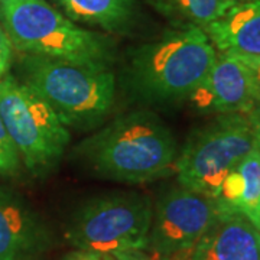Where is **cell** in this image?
I'll list each match as a JSON object with an SVG mask.
<instances>
[{
	"mask_svg": "<svg viewBox=\"0 0 260 260\" xmlns=\"http://www.w3.org/2000/svg\"><path fill=\"white\" fill-rule=\"evenodd\" d=\"M75 156L99 177L145 184L175 171L177 140L152 112L126 113L83 140Z\"/></svg>",
	"mask_w": 260,
	"mask_h": 260,
	"instance_id": "6da1fadb",
	"label": "cell"
},
{
	"mask_svg": "<svg viewBox=\"0 0 260 260\" xmlns=\"http://www.w3.org/2000/svg\"><path fill=\"white\" fill-rule=\"evenodd\" d=\"M217 55L204 29H178L133 54L129 85L149 103L181 102L203 84Z\"/></svg>",
	"mask_w": 260,
	"mask_h": 260,
	"instance_id": "7a4b0ae2",
	"label": "cell"
},
{
	"mask_svg": "<svg viewBox=\"0 0 260 260\" xmlns=\"http://www.w3.org/2000/svg\"><path fill=\"white\" fill-rule=\"evenodd\" d=\"M23 67L25 84L65 127L91 129L112 110L116 80L109 64L29 55Z\"/></svg>",
	"mask_w": 260,
	"mask_h": 260,
	"instance_id": "3957f363",
	"label": "cell"
},
{
	"mask_svg": "<svg viewBox=\"0 0 260 260\" xmlns=\"http://www.w3.org/2000/svg\"><path fill=\"white\" fill-rule=\"evenodd\" d=\"M12 47L29 55L109 64L112 45L97 32L80 28L47 0H0Z\"/></svg>",
	"mask_w": 260,
	"mask_h": 260,
	"instance_id": "277c9868",
	"label": "cell"
},
{
	"mask_svg": "<svg viewBox=\"0 0 260 260\" xmlns=\"http://www.w3.org/2000/svg\"><path fill=\"white\" fill-rule=\"evenodd\" d=\"M152 214L148 195L129 191L97 195L77 208L65 237L80 251H146Z\"/></svg>",
	"mask_w": 260,
	"mask_h": 260,
	"instance_id": "5b68a950",
	"label": "cell"
},
{
	"mask_svg": "<svg viewBox=\"0 0 260 260\" xmlns=\"http://www.w3.org/2000/svg\"><path fill=\"white\" fill-rule=\"evenodd\" d=\"M250 116L221 114L194 132L175 162L178 185L215 200L233 168L254 148Z\"/></svg>",
	"mask_w": 260,
	"mask_h": 260,
	"instance_id": "8992f818",
	"label": "cell"
},
{
	"mask_svg": "<svg viewBox=\"0 0 260 260\" xmlns=\"http://www.w3.org/2000/svg\"><path fill=\"white\" fill-rule=\"evenodd\" d=\"M0 116L19 158L34 175L49 172L62 158L70 132L55 112L26 84L0 78Z\"/></svg>",
	"mask_w": 260,
	"mask_h": 260,
	"instance_id": "52a82bcc",
	"label": "cell"
},
{
	"mask_svg": "<svg viewBox=\"0 0 260 260\" xmlns=\"http://www.w3.org/2000/svg\"><path fill=\"white\" fill-rule=\"evenodd\" d=\"M218 215L211 198L181 185L171 188L153 207L146 253L153 260H168L189 247Z\"/></svg>",
	"mask_w": 260,
	"mask_h": 260,
	"instance_id": "ba28073f",
	"label": "cell"
},
{
	"mask_svg": "<svg viewBox=\"0 0 260 260\" xmlns=\"http://www.w3.org/2000/svg\"><path fill=\"white\" fill-rule=\"evenodd\" d=\"M260 77L239 58L220 54L203 84L189 97L205 113H244L259 106Z\"/></svg>",
	"mask_w": 260,
	"mask_h": 260,
	"instance_id": "9c48e42d",
	"label": "cell"
},
{
	"mask_svg": "<svg viewBox=\"0 0 260 260\" xmlns=\"http://www.w3.org/2000/svg\"><path fill=\"white\" fill-rule=\"evenodd\" d=\"M168 260H260V232L239 213H220L189 247Z\"/></svg>",
	"mask_w": 260,
	"mask_h": 260,
	"instance_id": "30bf717a",
	"label": "cell"
},
{
	"mask_svg": "<svg viewBox=\"0 0 260 260\" xmlns=\"http://www.w3.org/2000/svg\"><path fill=\"white\" fill-rule=\"evenodd\" d=\"M51 244V232L16 192L0 186V260H30Z\"/></svg>",
	"mask_w": 260,
	"mask_h": 260,
	"instance_id": "8fae6325",
	"label": "cell"
},
{
	"mask_svg": "<svg viewBox=\"0 0 260 260\" xmlns=\"http://www.w3.org/2000/svg\"><path fill=\"white\" fill-rule=\"evenodd\" d=\"M204 30L220 54L260 56V0L233 5Z\"/></svg>",
	"mask_w": 260,
	"mask_h": 260,
	"instance_id": "7c38bea8",
	"label": "cell"
},
{
	"mask_svg": "<svg viewBox=\"0 0 260 260\" xmlns=\"http://www.w3.org/2000/svg\"><path fill=\"white\" fill-rule=\"evenodd\" d=\"M214 203L220 213H239L251 223L260 203V149L257 145L233 168L223 181Z\"/></svg>",
	"mask_w": 260,
	"mask_h": 260,
	"instance_id": "4fadbf2b",
	"label": "cell"
},
{
	"mask_svg": "<svg viewBox=\"0 0 260 260\" xmlns=\"http://www.w3.org/2000/svg\"><path fill=\"white\" fill-rule=\"evenodd\" d=\"M73 22L119 32L135 16V0H56Z\"/></svg>",
	"mask_w": 260,
	"mask_h": 260,
	"instance_id": "5bb4252c",
	"label": "cell"
},
{
	"mask_svg": "<svg viewBox=\"0 0 260 260\" xmlns=\"http://www.w3.org/2000/svg\"><path fill=\"white\" fill-rule=\"evenodd\" d=\"M175 28L205 29L232 8L227 0H148Z\"/></svg>",
	"mask_w": 260,
	"mask_h": 260,
	"instance_id": "9a60e30c",
	"label": "cell"
},
{
	"mask_svg": "<svg viewBox=\"0 0 260 260\" xmlns=\"http://www.w3.org/2000/svg\"><path fill=\"white\" fill-rule=\"evenodd\" d=\"M19 158L18 149L13 145L5 123L0 116V172L5 175H12L18 171Z\"/></svg>",
	"mask_w": 260,
	"mask_h": 260,
	"instance_id": "2e32d148",
	"label": "cell"
},
{
	"mask_svg": "<svg viewBox=\"0 0 260 260\" xmlns=\"http://www.w3.org/2000/svg\"><path fill=\"white\" fill-rule=\"evenodd\" d=\"M67 260H153L145 250L123 253H90L77 250Z\"/></svg>",
	"mask_w": 260,
	"mask_h": 260,
	"instance_id": "e0dca14e",
	"label": "cell"
},
{
	"mask_svg": "<svg viewBox=\"0 0 260 260\" xmlns=\"http://www.w3.org/2000/svg\"><path fill=\"white\" fill-rule=\"evenodd\" d=\"M12 59V42L5 28L0 26V78L5 77L10 67Z\"/></svg>",
	"mask_w": 260,
	"mask_h": 260,
	"instance_id": "ac0fdd59",
	"label": "cell"
},
{
	"mask_svg": "<svg viewBox=\"0 0 260 260\" xmlns=\"http://www.w3.org/2000/svg\"><path fill=\"white\" fill-rule=\"evenodd\" d=\"M249 116H250L253 130H254V140H256V145H257V148L260 149V104L253 110V112L249 113ZM253 224H254L256 227H260V203L259 207H257V215H256V220L253 221Z\"/></svg>",
	"mask_w": 260,
	"mask_h": 260,
	"instance_id": "d6986e66",
	"label": "cell"
},
{
	"mask_svg": "<svg viewBox=\"0 0 260 260\" xmlns=\"http://www.w3.org/2000/svg\"><path fill=\"white\" fill-rule=\"evenodd\" d=\"M234 56V55H233ZM260 77V56H236Z\"/></svg>",
	"mask_w": 260,
	"mask_h": 260,
	"instance_id": "ffe728a7",
	"label": "cell"
},
{
	"mask_svg": "<svg viewBox=\"0 0 260 260\" xmlns=\"http://www.w3.org/2000/svg\"><path fill=\"white\" fill-rule=\"evenodd\" d=\"M230 5H240V3H246V2H250V0H227Z\"/></svg>",
	"mask_w": 260,
	"mask_h": 260,
	"instance_id": "44dd1931",
	"label": "cell"
},
{
	"mask_svg": "<svg viewBox=\"0 0 260 260\" xmlns=\"http://www.w3.org/2000/svg\"><path fill=\"white\" fill-rule=\"evenodd\" d=\"M259 104H260V88H259Z\"/></svg>",
	"mask_w": 260,
	"mask_h": 260,
	"instance_id": "7402d4cb",
	"label": "cell"
},
{
	"mask_svg": "<svg viewBox=\"0 0 260 260\" xmlns=\"http://www.w3.org/2000/svg\"><path fill=\"white\" fill-rule=\"evenodd\" d=\"M257 229H259V232H260V227H257Z\"/></svg>",
	"mask_w": 260,
	"mask_h": 260,
	"instance_id": "603a6c76",
	"label": "cell"
}]
</instances>
